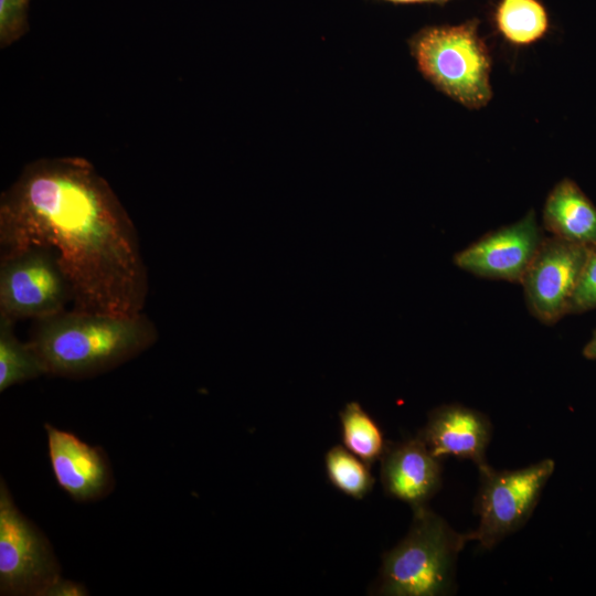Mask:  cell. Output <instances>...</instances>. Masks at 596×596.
Returning a JSON list of instances; mask_svg holds the SVG:
<instances>
[{
  "mask_svg": "<svg viewBox=\"0 0 596 596\" xmlns=\"http://www.w3.org/2000/svg\"><path fill=\"white\" fill-rule=\"evenodd\" d=\"M583 355L588 360H596V330L583 349Z\"/></svg>",
  "mask_w": 596,
  "mask_h": 596,
  "instance_id": "cell-21",
  "label": "cell"
},
{
  "mask_svg": "<svg viewBox=\"0 0 596 596\" xmlns=\"http://www.w3.org/2000/svg\"><path fill=\"white\" fill-rule=\"evenodd\" d=\"M441 458L424 440L414 438L387 443L381 457V482L385 493L412 509L426 505L441 487Z\"/></svg>",
  "mask_w": 596,
  "mask_h": 596,
  "instance_id": "cell-11",
  "label": "cell"
},
{
  "mask_svg": "<svg viewBox=\"0 0 596 596\" xmlns=\"http://www.w3.org/2000/svg\"><path fill=\"white\" fill-rule=\"evenodd\" d=\"M543 238L535 213L530 211L515 223L482 235L458 252L454 263L482 278L521 284Z\"/></svg>",
  "mask_w": 596,
  "mask_h": 596,
  "instance_id": "cell-9",
  "label": "cell"
},
{
  "mask_svg": "<svg viewBox=\"0 0 596 596\" xmlns=\"http://www.w3.org/2000/svg\"><path fill=\"white\" fill-rule=\"evenodd\" d=\"M30 0H0V45L7 47L29 29Z\"/></svg>",
  "mask_w": 596,
  "mask_h": 596,
  "instance_id": "cell-18",
  "label": "cell"
},
{
  "mask_svg": "<svg viewBox=\"0 0 596 596\" xmlns=\"http://www.w3.org/2000/svg\"><path fill=\"white\" fill-rule=\"evenodd\" d=\"M493 21L500 34L514 45H530L550 28L547 10L540 0H499Z\"/></svg>",
  "mask_w": 596,
  "mask_h": 596,
  "instance_id": "cell-14",
  "label": "cell"
},
{
  "mask_svg": "<svg viewBox=\"0 0 596 596\" xmlns=\"http://www.w3.org/2000/svg\"><path fill=\"white\" fill-rule=\"evenodd\" d=\"M68 302L71 286L52 252L38 246L1 252V316L38 320L64 311Z\"/></svg>",
  "mask_w": 596,
  "mask_h": 596,
  "instance_id": "cell-6",
  "label": "cell"
},
{
  "mask_svg": "<svg viewBox=\"0 0 596 596\" xmlns=\"http://www.w3.org/2000/svg\"><path fill=\"white\" fill-rule=\"evenodd\" d=\"M596 309V244L588 248L578 283L572 296L568 313Z\"/></svg>",
  "mask_w": 596,
  "mask_h": 596,
  "instance_id": "cell-19",
  "label": "cell"
},
{
  "mask_svg": "<svg viewBox=\"0 0 596 596\" xmlns=\"http://www.w3.org/2000/svg\"><path fill=\"white\" fill-rule=\"evenodd\" d=\"M52 252L78 312H142L148 275L136 227L108 182L84 158H45L24 167L1 194V252Z\"/></svg>",
  "mask_w": 596,
  "mask_h": 596,
  "instance_id": "cell-1",
  "label": "cell"
},
{
  "mask_svg": "<svg viewBox=\"0 0 596 596\" xmlns=\"http://www.w3.org/2000/svg\"><path fill=\"white\" fill-rule=\"evenodd\" d=\"M88 595L84 585L64 579L62 576L46 590L44 596H83Z\"/></svg>",
  "mask_w": 596,
  "mask_h": 596,
  "instance_id": "cell-20",
  "label": "cell"
},
{
  "mask_svg": "<svg viewBox=\"0 0 596 596\" xmlns=\"http://www.w3.org/2000/svg\"><path fill=\"white\" fill-rule=\"evenodd\" d=\"M14 322L0 315V392L45 374L39 355L29 342H21Z\"/></svg>",
  "mask_w": 596,
  "mask_h": 596,
  "instance_id": "cell-15",
  "label": "cell"
},
{
  "mask_svg": "<svg viewBox=\"0 0 596 596\" xmlns=\"http://www.w3.org/2000/svg\"><path fill=\"white\" fill-rule=\"evenodd\" d=\"M589 246L544 237L521 285L531 313L545 324L568 315Z\"/></svg>",
  "mask_w": 596,
  "mask_h": 596,
  "instance_id": "cell-8",
  "label": "cell"
},
{
  "mask_svg": "<svg viewBox=\"0 0 596 596\" xmlns=\"http://www.w3.org/2000/svg\"><path fill=\"white\" fill-rule=\"evenodd\" d=\"M417 435L436 457L454 456L480 467L487 464L492 425L486 414L453 403L434 408Z\"/></svg>",
  "mask_w": 596,
  "mask_h": 596,
  "instance_id": "cell-12",
  "label": "cell"
},
{
  "mask_svg": "<svg viewBox=\"0 0 596 596\" xmlns=\"http://www.w3.org/2000/svg\"><path fill=\"white\" fill-rule=\"evenodd\" d=\"M543 225L553 236L590 246L596 244V206L571 179H563L549 193Z\"/></svg>",
  "mask_w": 596,
  "mask_h": 596,
  "instance_id": "cell-13",
  "label": "cell"
},
{
  "mask_svg": "<svg viewBox=\"0 0 596 596\" xmlns=\"http://www.w3.org/2000/svg\"><path fill=\"white\" fill-rule=\"evenodd\" d=\"M478 26V19L456 25H429L408 41L422 75L469 109L487 106L492 97L491 57Z\"/></svg>",
  "mask_w": 596,
  "mask_h": 596,
  "instance_id": "cell-4",
  "label": "cell"
},
{
  "mask_svg": "<svg viewBox=\"0 0 596 596\" xmlns=\"http://www.w3.org/2000/svg\"><path fill=\"white\" fill-rule=\"evenodd\" d=\"M58 562L47 539L17 508L0 485V594L44 596L61 577Z\"/></svg>",
  "mask_w": 596,
  "mask_h": 596,
  "instance_id": "cell-7",
  "label": "cell"
},
{
  "mask_svg": "<svg viewBox=\"0 0 596 596\" xmlns=\"http://www.w3.org/2000/svg\"><path fill=\"white\" fill-rule=\"evenodd\" d=\"M554 469L550 458L515 470H496L488 462L478 467L475 513L479 525L470 532L471 540L489 550L520 530L532 515Z\"/></svg>",
  "mask_w": 596,
  "mask_h": 596,
  "instance_id": "cell-5",
  "label": "cell"
},
{
  "mask_svg": "<svg viewBox=\"0 0 596 596\" xmlns=\"http://www.w3.org/2000/svg\"><path fill=\"white\" fill-rule=\"evenodd\" d=\"M157 338L155 323L142 312L113 316L65 309L34 320L28 342L45 374L85 379L135 358Z\"/></svg>",
  "mask_w": 596,
  "mask_h": 596,
  "instance_id": "cell-2",
  "label": "cell"
},
{
  "mask_svg": "<svg viewBox=\"0 0 596 596\" xmlns=\"http://www.w3.org/2000/svg\"><path fill=\"white\" fill-rule=\"evenodd\" d=\"M396 4H413V3H434L445 4L451 0H384Z\"/></svg>",
  "mask_w": 596,
  "mask_h": 596,
  "instance_id": "cell-22",
  "label": "cell"
},
{
  "mask_svg": "<svg viewBox=\"0 0 596 596\" xmlns=\"http://www.w3.org/2000/svg\"><path fill=\"white\" fill-rule=\"evenodd\" d=\"M469 541H472L470 532H457L427 505L414 508L407 534L382 557L377 594H449L458 555Z\"/></svg>",
  "mask_w": 596,
  "mask_h": 596,
  "instance_id": "cell-3",
  "label": "cell"
},
{
  "mask_svg": "<svg viewBox=\"0 0 596 596\" xmlns=\"http://www.w3.org/2000/svg\"><path fill=\"white\" fill-rule=\"evenodd\" d=\"M344 447L369 466L380 460L387 443L379 424L358 402L345 404L340 412Z\"/></svg>",
  "mask_w": 596,
  "mask_h": 596,
  "instance_id": "cell-16",
  "label": "cell"
},
{
  "mask_svg": "<svg viewBox=\"0 0 596 596\" xmlns=\"http://www.w3.org/2000/svg\"><path fill=\"white\" fill-rule=\"evenodd\" d=\"M49 456L56 482L74 500L88 502L108 494L113 471L104 450L74 434L45 424Z\"/></svg>",
  "mask_w": 596,
  "mask_h": 596,
  "instance_id": "cell-10",
  "label": "cell"
},
{
  "mask_svg": "<svg viewBox=\"0 0 596 596\" xmlns=\"http://www.w3.org/2000/svg\"><path fill=\"white\" fill-rule=\"evenodd\" d=\"M330 483L354 499H362L373 488L374 478L369 465L341 445L333 446L324 457Z\"/></svg>",
  "mask_w": 596,
  "mask_h": 596,
  "instance_id": "cell-17",
  "label": "cell"
}]
</instances>
